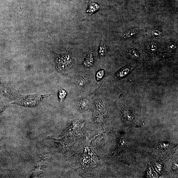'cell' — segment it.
I'll use <instances>...</instances> for the list:
<instances>
[{"instance_id": "1", "label": "cell", "mask_w": 178, "mask_h": 178, "mask_svg": "<svg viewBox=\"0 0 178 178\" xmlns=\"http://www.w3.org/2000/svg\"><path fill=\"white\" fill-rule=\"evenodd\" d=\"M49 96L35 95L25 96L20 98L15 103L25 106H33L38 104L44 98Z\"/></svg>"}, {"instance_id": "2", "label": "cell", "mask_w": 178, "mask_h": 178, "mask_svg": "<svg viewBox=\"0 0 178 178\" xmlns=\"http://www.w3.org/2000/svg\"><path fill=\"white\" fill-rule=\"evenodd\" d=\"M71 60V56L69 54L62 55L57 57L56 60L57 69L62 71L65 69L70 64Z\"/></svg>"}, {"instance_id": "3", "label": "cell", "mask_w": 178, "mask_h": 178, "mask_svg": "<svg viewBox=\"0 0 178 178\" xmlns=\"http://www.w3.org/2000/svg\"><path fill=\"white\" fill-rule=\"evenodd\" d=\"M134 67L127 65L117 71L114 75V79L118 81L126 76L134 69Z\"/></svg>"}, {"instance_id": "4", "label": "cell", "mask_w": 178, "mask_h": 178, "mask_svg": "<svg viewBox=\"0 0 178 178\" xmlns=\"http://www.w3.org/2000/svg\"><path fill=\"white\" fill-rule=\"evenodd\" d=\"M139 32L137 28H132L129 29L124 33L123 38L125 39H129L133 38L136 36Z\"/></svg>"}, {"instance_id": "5", "label": "cell", "mask_w": 178, "mask_h": 178, "mask_svg": "<svg viewBox=\"0 0 178 178\" xmlns=\"http://www.w3.org/2000/svg\"><path fill=\"white\" fill-rule=\"evenodd\" d=\"M126 54L128 57L131 59L137 60L140 57V54L136 50L133 49H128L126 51Z\"/></svg>"}, {"instance_id": "6", "label": "cell", "mask_w": 178, "mask_h": 178, "mask_svg": "<svg viewBox=\"0 0 178 178\" xmlns=\"http://www.w3.org/2000/svg\"><path fill=\"white\" fill-rule=\"evenodd\" d=\"M108 46L105 40L101 42L99 45L98 54L100 57H103L105 55L108 51Z\"/></svg>"}, {"instance_id": "7", "label": "cell", "mask_w": 178, "mask_h": 178, "mask_svg": "<svg viewBox=\"0 0 178 178\" xmlns=\"http://www.w3.org/2000/svg\"><path fill=\"white\" fill-rule=\"evenodd\" d=\"M94 63V59L92 52H90L87 55L86 58L83 62L84 66L86 67L92 66Z\"/></svg>"}, {"instance_id": "8", "label": "cell", "mask_w": 178, "mask_h": 178, "mask_svg": "<svg viewBox=\"0 0 178 178\" xmlns=\"http://www.w3.org/2000/svg\"><path fill=\"white\" fill-rule=\"evenodd\" d=\"M177 45L173 42H170L166 47L165 53L167 55H171L176 50Z\"/></svg>"}, {"instance_id": "9", "label": "cell", "mask_w": 178, "mask_h": 178, "mask_svg": "<svg viewBox=\"0 0 178 178\" xmlns=\"http://www.w3.org/2000/svg\"><path fill=\"white\" fill-rule=\"evenodd\" d=\"M89 102L86 99H82L78 102V106L80 110L85 111L88 108Z\"/></svg>"}, {"instance_id": "10", "label": "cell", "mask_w": 178, "mask_h": 178, "mask_svg": "<svg viewBox=\"0 0 178 178\" xmlns=\"http://www.w3.org/2000/svg\"><path fill=\"white\" fill-rule=\"evenodd\" d=\"M100 8V6L98 4L93 2L90 3H89L87 12L90 13H95Z\"/></svg>"}, {"instance_id": "11", "label": "cell", "mask_w": 178, "mask_h": 178, "mask_svg": "<svg viewBox=\"0 0 178 178\" xmlns=\"http://www.w3.org/2000/svg\"><path fill=\"white\" fill-rule=\"evenodd\" d=\"M163 34L162 31L158 29H151L150 31L151 36L154 38H160L163 36Z\"/></svg>"}, {"instance_id": "12", "label": "cell", "mask_w": 178, "mask_h": 178, "mask_svg": "<svg viewBox=\"0 0 178 178\" xmlns=\"http://www.w3.org/2000/svg\"><path fill=\"white\" fill-rule=\"evenodd\" d=\"M158 46L154 42H149L147 44V48L151 54H154L158 50Z\"/></svg>"}, {"instance_id": "13", "label": "cell", "mask_w": 178, "mask_h": 178, "mask_svg": "<svg viewBox=\"0 0 178 178\" xmlns=\"http://www.w3.org/2000/svg\"><path fill=\"white\" fill-rule=\"evenodd\" d=\"M85 79L82 76L78 77L76 80V84L77 87L80 89L82 88L86 85Z\"/></svg>"}, {"instance_id": "14", "label": "cell", "mask_w": 178, "mask_h": 178, "mask_svg": "<svg viewBox=\"0 0 178 178\" xmlns=\"http://www.w3.org/2000/svg\"><path fill=\"white\" fill-rule=\"evenodd\" d=\"M67 95L66 91L64 90H60L59 92V98L60 102L63 101L66 98Z\"/></svg>"}, {"instance_id": "15", "label": "cell", "mask_w": 178, "mask_h": 178, "mask_svg": "<svg viewBox=\"0 0 178 178\" xmlns=\"http://www.w3.org/2000/svg\"><path fill=\"white\" fill-rule=\"evenodd\" d=\"M104 75V70H101L99 71L96 75V80L97 81L101 80Z\"/></svg>"}, {"instance_id": "16", "label": "cell", "mask_w": 178, "mask_h": 178, "mask_svg": "<svg viewBox=\"0 0 178 178\" xmlns=\"http://www.w3.org/2000/svg\"><path fill=\"white\" fill-rule=\"evenodd\" d=\"M123 110V114L125 117L129 120L132 119L133 118V116L130 112L127 109H124Z\"/></svg>"}]
</instances>
